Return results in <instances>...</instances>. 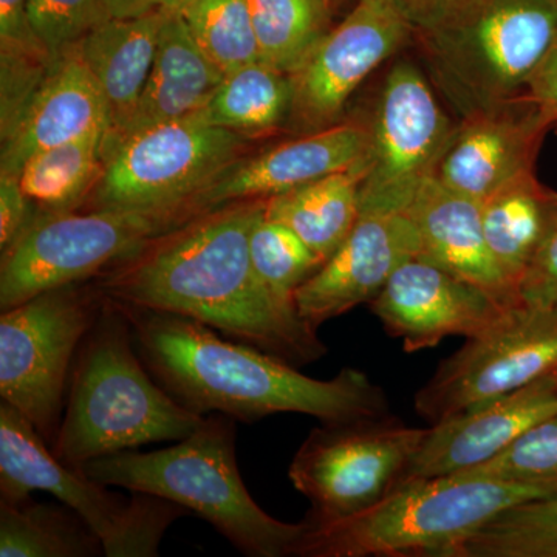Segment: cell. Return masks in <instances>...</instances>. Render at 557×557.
Returning <instances> with one entry per match:
<instances>
[{
    "label": "cell",
    "mask_w": 557,
    "mask_h": 557,
    "mask_svg": "<svg viewBox=\"0 0 557 557\" xmlns=\"http://www.w3.org/2000/svg\"><path fill=\"white\" fill-rule=\"evenodd\" d=\"M330 0H251L259 61L292 75L332 27Z\"/></svg>",
    "instance_id": "29"
},
{
    "label": "cell",
    "mask_w": 557,
    "mask_h": 557,
    "mask_svg": "<svg viewBox=\"0 0 557 557\" xmlns=\"http://www.w3.org/2000/svg\"><path fill=\"white\" fill-rule=\"evenodd\" d=\"M370 309L388 336L401 341L408 354H416L449 336H478L511 307L478 285L416 258L392 274Z\"/></svg>",
    "instance_id": "15"
},
{
    "label": "cell",
    "mask_w": 557,
    "mask_h": 557,
    "mask_svg": "<svg viewBox=\"0 0 557 557\" xmlns=\"http://www.w3.org/2000/svg\"><path fill=\"white\" fill-rule=\"evenodd\" d=\"M102 485L166 498L207 520L244 555L296 556L306 522L274 519L249 496L237 468L236 429L228 416L205 417L171 448L124 450L79 469Z\"/></svg>",
    "instance_id": "4"
},
{
    "label": "cell",
    "mask_w": 557,
    "mask_h": 557,
    "mask_svg": "<svg viewBox=\"0 0 557 557\" xmlns=\"http://www.w3.org/2000/svg\"><path fill=\"white\" fill-rule=\"evenodd\" d=\"M555 131H556V134H557V124H556V126H555Z\"/></svg>",
    "instance_id": "43"
},
{
    "label": "cell",
    "mask_w": 557,
    "mask_h": 557,
    "mask_svg": "<svg viewBox=\"0 0 557 557\" xmlns=\"http://www.w3.org/2000/svg\"><path fill=\"white\" fill-rule=\"evenodd\" d=\"M454 475L557 487V412L523 432L504 453Z\"/></svg>",
    "instance_id": "33"
},
{
    "label": "cell",
    "mask_w": 557,
    "mask_h": 557,
    "mask_svg": "<svg viewBox=\"0 0 557 557\" xmlns=\"http://www.w3.org/2000/svg\"><path fill=\"white\" fill-rule=\"evenodd\" d=\"M110 17L131 20L160 10L161 0H102Z\"/></svg>",
    "instance_id": "41"
},
{
    "label": "cell",
    "mask_w": 557,
    "mask_h": 557,
    "mask_svg": "<svg viewBox=\"0 0 557 557\" xmlns=\"http://www.w3.org/2000/svg\"><path fill=\"white\" fill-rule=\"evenodd\" d=\"M557 38V0H485L448 30L418 38L428 76L458 120L525 94Z\"/></svg>",
    "instance_id": "6"
},
{
    "label": "cell",
    "mask_w": 557,
    "mask_h": 557,
    "mask_svg": "<svg viewBox=\"0 0 557 557\" xmlns=\"http://www.w3.org/2000/svg\"><path fill=\"white\" fill-rule=\"evenodd\" d=\"M487 245L518 288L557 220V190L536 174L516 180L480 203Z\"/></svg>",
    "instance_id": "24"
},
{
    "label": "cell",
    "mask_w": 557,
    "mask_h": 557,
    "mask_svg": "<svg viewBox=\"0 0 557 557\" xmlns=\"http://www.w3.org/2000/svg\"><path fill=\"white\" fill-rule=\"evenodd\" d=\"M183 223L171 215L123 209L39 212L20 239L2 251L0 310L98 276Z\"/></svg>",
    "instance_id": "10"
},
{
    "label": "cell",
    "mask_w": 557,
    "mask_h": 557,
    "mask_svg": "<svg viewBox=\"0 0 557 557\" xmlns=\"http://www.w3.org/2000/svg\"><path fill=\"white\" fill-rule=\"evenodd\" d=\"M408 21L413 36L434 35L474 16L485 0H391Z\"/></svg>",
    "instance_id": "36"
},
{
    "label": "cell",
    "mask_w": 557,
    "mask_h": 557,
    "mask_svg": "<svg viewBox=\"0 0 557 557\" xmlns=\"http://www.w3.org/2000/svg\"><path fill=\"white\" fill-rule=\"evenodd\" d=\"M369 123L344 121L325 129L302 134L292 141L237 160L193 200L197 215L239 201L269 199L276 194L354 170L364 159Z\"/></svg>",
    "instance_id": "19"
},
{
    "label": "cell",
    "mask_w": 557,
    "mask_h": 557,
    "mask_svg": "<svg viewBox=\"0 0 557 557\" xmlns=\"http://www.w3.org/2000/svg\"><path fill=\"white\" fill-rule=\"evenodd\" d=\"M556 373H557V370H556Z\"/></svg>",
    "instance_id": "44"
},
{
    "label": "cell",
    "mask_w": 557,
    "mask_h": 557,
    "mask_svg": "<svg viewBox=\"0 0 557 557\" xmlns=\"http://www.w3.org/2000/svg\"><path fill=\"white\" fill-rule=\"evenodd\" d=\"M417 231L408 212L361 211L347 239L295 293L304 321L318 330L362 304H370L388 278L418 258Z\"/></svg>",
    "instance_id": "17"
},
{
    "label": "cell",
    "mask_w": 557,
    "mask_h": 557,
    "mask_svg": "<svg viewBox=\"0 0 557 557\" xmlns=\"http://www.w3.org/2000/svg\"><path fill=\"white\" fill-rule=\"evenodd\" d=\"M292 95L287 73L256 61L226 73L197 115L211 126L239 134H263L287 123Z\"/></svg>",
    "instance_id": "26"
},
{
    "label": "cell",
    "mask_w": 557,
    "mask_h": 557,
    "mask_svg": "<svg viewBox=\"0 0 557 557\" xmlns=\"http://www.w3.org/2000/svg\"><path fill=\"white\" fill-rule=\"evenodd\" d=\"M549 496L556 486L458 475L405 480L350 518L304 520L296 556L453 557L505 509Z\"/></svg>",
    "instance_id": "5"
},
{
    "label": "cell",
    "mask_w": 557,
    "mask_h": 557,
    "mask_svg": "<svg viewBox=\"0 0 557 557\" xmlns=\"http://www.w3.org/2000/svg\"><path fill=\"white\" fill-rule=\"evenodd\" d=\"M113 302L129 321L153 379L199 416L219 412L249 423L276 413H302L322 423L392 416L386 392L361 370L311 379L285 359L220 338L196 319Z\"/></svg>",
    "instance_id": "2"
},
{
    "label": "cell",
    "mask_w": 557,
    "mask_h": 557,
    "mask_svg": "<svg viewBox=\"0 0 557 557\" xmlns=\"http://www.w3.org/2000/svg\"><path fill=\"white\" fill-rule=\"evenodd\" d=\"M76 284L49 289L0 317L2 401L53 445L69 376L81 344L100 317L106 296Z\"/></svg>",
    "instance_id": "9"
},
{
    "label": "cell",
    "mask_w": 557,
    "mask_h": 557,
    "mask_svg": "<svg viewBox=\"0 0 557 557\" xmlns=\"http://www.w3.org/2000/svg\"><path fill=\"white\" fill-rule=\"evenodd\" d=\"M129 321L106 298L81 344L67 409L50 449L69 468L160 442H182L203 423L172 397L135 350Z\"/></svg>",
    "instance_id": "3"
},
{
    "label": "cell",
    "mask_w": 557,
    "mask_h": 557,
    "mask_svg": "<svg viewBox=\"0 0 557 557\" xmlns=\"http://www.w3.org/2000/svg\"><path fill=\"white\" fill-rule=\"evenodd\" d=\"M453 557H557V496L505 509Z\"/></svg>",
    "instance_id": "30"
},
{
    "label": "cell",
    "mask_w": 557,
    "mask_h": 557,
    "mask_svg": "<svg viewBox=\"0 0 557 557\" xmlns=\"http://www.w3.org/2000/svg\"><path fill=\"white\" fill-rule=\"evenodd\" d=\"M223 78L225 72L201 50L185 16L164 13L141 97L129 119L102 138V157L134 135L200 112Z\"/></svg>",
    "instance_id": "21"
},
{
    "label": "cell",
    "mask_w": 557,
    "mask_h": 557,
    "mask_svg": "<svg viewBox=\"0 0 557 557\" xmlns=\"http://www.w3.org/2000/svg\"><path fill=\"white\" fill-rule=\"evenodd\" d=\"M104 553L100 539L73 511L50 504L0 498V556L87 557Z\"/></svg>",
    "instance_id": "27"
},
{
    "label": "cell",
    "mask_w": 557,
    "mask_h": 557,
    "mask_svg": "<svg viewBox=\"0 0 557 557\" xmlns=\"http://www.w3.org/2000/svg\"><path fill=\"white\" fill-rule=\"evenodd\" d=\"M428 429L392 416L313 429L288 469L289 482L310 502L306 520L350 518L379 504L405 478Z\"/></svg>",
    "instance_id": "12"
},
{
    "label": "cell",
    "mask_w": 557,
    "mask_h": 557,
    "mask_svg": "<svg viewBox=\"0 0 557 557\" xmlns=\"http://www.w3.org/2000/svg\"><path fill=\"white\" fill-rule=\"evenodd\" d=\"M525 95L557 124V38L528 81Z\"/></svg>",
    "instance_id": "40"
},
{
    "label": "cell",
    "mask_w": 557,
    "mask_h": 557,
    "mask_svg": "<svg viewBox=\"0 0 557 557\" xmlns=\"http://www.w3.org/2000/svg\"><path fill=\"white\" fill-rule=\"evenodd\" d=\"M557 370V309L511 307L500 321L468 338L440 362L413 397L431 424L511 394Z\"/></svg>",
    "instance_id": "13"
},
{
    "label": "cell",
    "mask_w": 557,
    "mask_h": 557,
    "mask_svg": "<svg viewBox=\"0 0 557 557\" xmlns=\"http://www.w3.org/2000/svg\"><path fill=\"white\" fill-rule=\"evenodd\" d=\"M249 252L260 278L278 298L295 304V293L324 265L295 231L267 218L265 209L249 233Z\"/></svg>",
    "instance_id": "32"
},
{
    "label": "cell",
    "mask_w": 557,
    "mask_h": 557,
    "mask_svg": "<svg viewBox=\"0 0 557 557\" xmlns=\"http://www.w3.org/2000/svg\"><path fill=\"white\" fill-rule=\"evenodd\" d=\"M108 485L69 468L54 456L20 410L0 405V498L21 500L44 491L72 508L100 539L109 557H153L164 533L188 509L134 493L126 498Z\"/></svg>",
    "instance_id": "7"
},
{
    "label": "cell",
    "mask_w": 557,
    "mask_h": 557,
    "mask_svg": "<svg viewBox=\"0 0 557 557\" xmlns=\"http://www.w3.org/2000/svg\"><path fill=\"white\" fill-rule=\"evenodd\" d=\"M244 143L239 132L211 126L197 113L134 135L102 157L104 170L91 190V209L189 222L199 218L193 200L239 160Z\"/></svg>",
    "instance_id": "8"
},
{
    "label": "cell",
    "mask_w": 557,
    "mask_h": 557,
    "mask_svg": "<svg viewBox=\"0 0 557 557\" xmlns=\"http://www.w3.org/2000/svg\"><path fill=\"white\" fill-rule=\"evenodd\" d=\"M520 304L557 309V220L519 284Z\"/></svg>",
    "instance_id": "37"
},
{
    "label": "cell",
    "mask_w": 557,
    "mask_h": 557,
    "mask_svg": "<svg viewBox=\"0 0 557 557\" xmlns=\"http://www.w3.org/2000/svg\"><path fill=\"white\" fill-rule=\"evenodd\" d=\"M183 16L201 50L225 75L259 61L251 0H194Z\"/></svg>",
    "instance_id": "31"
},
{
    "label": "cell",
    "mask_w": 557,
    "mask_h": 557,
    "mask_svg": "<svg viewBox=\"0 0 557 557\" xmlns=\"http://www.w3.org/2000/svg\"><path fill=\"white\" fill-rule=\"evenodd\" d=\"M109 127V106L100 84L76 50H70L53 61L21 126L2 143L0 174L17 175L25 161L40 150L106 135Z\"/></svg>",
    "instance_id": "22"
},
{
    "label": "cell",
    "mask_w": 557,
    "mask_h": 557,
    "mask_svg": "<svg viewBox=\"0 0 557 557\" xmlns=\"http://www.w3.org/2000/svg\"><path fill=\"white\" fill-rule=\"evenodd\" d=\"M406 212L417 231L418 259L478 285L504 306H519L518 288L487 245L479 201L446 188L435 177L418 190Z\"/></svg>",
    "instance_id": "20"
},
{
    "label": "cell",
    "mask_w": 557,
    "mask_h": 557,
    "mask_svg": "<svg viewBox=\"0 0 557 557\" xmlns=\"http://www.w3.org/2000/svg\"><path fill=\"white\" fill-rule=\"evenodd\" d=\"M555 123L525 94L458 120L440 164L446 188L482 203L516 180L536 174L542 145Z\"/></svg>",
    "instance_id": "16"
},
{
    "label": "cell",
    "mask_w": 557,
    "mask_h": 557,
    "mask_svg": "<svg viewBox=\"0 0 557 557\" xmlns=\"http://www.w3.org/2000/svg\"><path fill=\"white\" fill-rule=\"evenodd\" d=\"M194 0H161L160 10L164 13L183 14Z\"/></svg>",
    "instance_id": "42"
},
{
    "label": "cell",
    "mask_w": 557,
    "mask_h": 557,
    "mask_svg": "<svg viewBox=\"0 0 557 557\" xmlns=\"http://www.w3.org/2000/svg\"><path fill=\"white\" fill-rule=\"evenodd\" d=\"M357 170L361 211L406 212L424 183L437 177L458 121L440 104L426 73L408 60L388 70Z\"/></svg>",
    "instance_id": "11"
},
{
    "label": "cell",
    "mask_w": 557,
    "mask_h": 557,
    "mask_svg": "<svg viewBox=\"0 0 557 557\" xmlns=\"http://www.w3.org/2000/svg\"><path fill=\"white\" fill-rule=\"evenodd\" d=\"M265 199L226 205L143 245L98 276L106 298L196 319L230 339L292 362L327 355L295 304L260 278L249 233Z\"/></svg>",
    "instance_id": "1"
},
{
    "label": "cell",
    "mask_w": 557,
    "mask_h": 557,
    "mask_svg": "<svg viewBox=\"0 0 557 557\" xmlns=\"http://www.w3.org/2000/svg\"><path fill=\"white\" fill-rule=\"evenodd\" d=\"M557 412V373L431 424L405 480L445 478L504 453L539 421Z\"/></svg>",
    "instance_id": "18"
},
{
    "label": "cell",
    "mask_w": 557,
    "mask_h": 557,
    "mask_svg": "<svg viewBox=\"0 0 557 557\" xmlns=\"http://www.w3.org/2000/svg\"><path fill=\"white\" fill-rule=\"evenodd\" d=\"M412 36L391 0H358L346 20L289 75L292 129L302 135L339 123L351 95Z\"/></svg>",
    "instance_id": "14"
},
{
    "label": "cell",
    "mask_w": 557,
    "mask_h": 557,
    "mask_svg": "<svg viewBox=\"0 0 557 557\" xmlns=\"http://www.w3.org/2000/svg\"><path fill=\"white\" fill-rule=\"evenodd\" d=\"M362 172H336L265 199L267 218L284 223L327 262L359 218Z\"/></svg>",
    "instance_id": "25"
},
{
    "label": "cell",
    "mask_w": 557,
    "mask_h": 557,
    "mask_svg": "<svg viewBox=\"0 0 557 557\" xmlns=\"http://www.w3.org/2000/svg\"><path fill=\"white\" fill-rule=\"evenodd\" d=\"M28 9L33 28L53 60L110 17L102 0H28Z\"/></svg>",
    "instance_id": "34"
},
{
    "label": "cell",
    "mask_w": 557,
    "mask_h": 557,
    "mask_svg": "<svg viewBox=\"0 0 557 557\" xmlns=\"http://www.w3.org/2000/svg\"><path fill=\"white\" fill-rule=\"evenodd\" d=\"M17 175L0 174V249L5 251L39 215Z\"/></svg>",
    "instance_id": "38"
},
{
    "label": "cell",
    "mask_w": 557,
    "mask_h": 557,
    "mask_svg": "<svg viewBox=\"0 0 557 557\" xmlns=\"http://www.w3.org/2000/svg\"><path fill=\"white\" fill-rule=\"evenodd\" d=\"M104 135H89L32 156L17 172L28 199L40 212L76 211L100 182Z\"/></svg>",
    "instance_id": "28"
},
{
    "label": "cell",
    "mask_w": 557,
    "mask_h": 557,
    "mask_svg": "<svg viewBox=\"0 0 557 557\" xmlns=\"http://www.w3.org/2000/svg\"><path fill=\"white\" fill-rule=\"evenodd\" d=\"M50 58L0 51V138L7 141L21 126L53 64Z\"/></svg>",
    "instance_id": "35"
},
{
    "label": "cell",
    "mask_w": 557,
    "mask_h": 557,
    "mask_svg": "<svg viewBox=\"0 0 557 557\" xmlns=\"http://www.w3.org/2000/svg\"><path fill=\"white\" fill-rule=\"evenodd\" d=\"M0 51L53 60L33 28L28 0H0Z\"/></svg>",
    "instance_id": "39"
},
{
    "label": "cell",
    "mask_w": 557,
    "mask_h": 557,
    "mask_svg": "<svg viewBox=\"0 0 557 557\" xmlns=\"http://www.w3.org/2000/svg\"><path fill=\"white\" fill-rule=\"evenodd\" d=\"M163 17L161 10L131 20L109 17L75 47L108 101V134L129 119L141 97L156 58Z\"/></svg>",
    "instance_id": "23"
}]
</instances>
